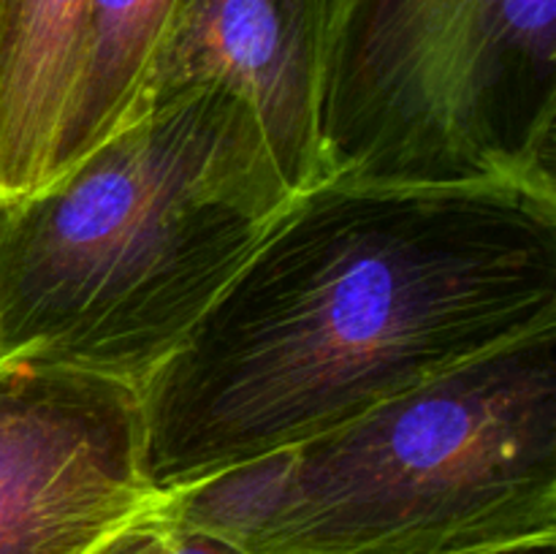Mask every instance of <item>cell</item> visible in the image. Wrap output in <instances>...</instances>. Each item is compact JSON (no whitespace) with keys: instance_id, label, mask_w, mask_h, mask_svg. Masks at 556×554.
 Returning <instances> with one entry per match:
<instances>
[{"instance_id":"obj_1","label":"cell","mask_w":556,"mask_h":554,"mask_svg":"<svg viewBox=\"0 0 556 554\" xmlns=\"http://www.w3.org/2000/svg\"><path fill=\"white\" fill-rule=\"evenodd\" d=\"M556 326V193L326 177L139 386L174 494Z\"/></svg>"},{"instance_id":"obj_2","label":"cell","mask_w":556,"mask_h":554,"mask_svg":"<svg viewBox=\"0 0 556 554\" xmlns=\"http://www.w3.org/2000/svg\"><path fill=\"white\" fill-rule=\"evenodd\" d=\"M291 199L228 92L147 98L74 166L0 201V356L139 389Z\"/></svg>"},{"instance_id":"obj_3","label":"cell","mask_w":556,"mask_h":554,"mask_svg":"<svg viewBox=\"0 0 556 554\" xmlns=\"http://www.w3.org/2000/svg\"><path fill=\"white\" fill-rule=\"evenodd\" d=\"M166 498L248 554H483L556 541V326Z\"/></svg>"},{"instance_id":"obj_4","label":"cell","mask_w":556,"mask_h":554,"mask_svg":"<svg viewBox=\"0 0 556 554\" xmlns=\"http://www.w3.org/2000/svg\"><path fill=\"white\" fill-rule=\"evenodd\" d=\"M326 177L556 193V0H340Z\"/></svg>"},{"instance_id":"obj_5","label":"cell","mask_w":556,"mask_h":554,"mask_svg":"<svg viewBox=\"0 0 556 554\" xmlns=\"http://www.w3.org/2000/svg\"><path fill=\"white\" fill-rule=\"evenodd\" d=\"M139 389L38 356H0V554H87L161 503Z\"/></svg>"},{"instance_id":"obj_6","label":"cell","mask_w":556,"mask_h":554,"mask_svg":"<svg viewBox=\"0 0 556 554\" xmlns=\"http://www.w3.org/2000/svg\"><path fill=\"white\" fill-rule=\"evenodd\" d=\"M340 0H177L147 98L228 92L288 193L326 179L320 103Z\"/></svg>"},{"instance_id":"obj_7","label":"cell","mask_w":556,"mask_h":554,"mask_svg":"<svg viewBox=\"0 0 556 554\" xmlns=\"http://www.w3.org/2000/svg\"><path fill=\"white\" fill-rule=\"evenodd\" d=\"M87 22L90 0H0V201L52 177Z\"/></svg>"},{"instance_id":"obj_8","label":"cell","mask_w":556,"mask_h":554,"mask_svg":"<svg viewBox=\"0 0 556 554\" xmlns=\"http://www.w3.org/2000/svg\"><path fill=\"white\" fill-rule=\"evenodd\" d=\"M174 5L177 0H90L79 87L54 150L52 177L96 150L144 106Z\"/></svg>"},{"instance_id":"obj_9","label":"cell","mask_w":556,"mask_h":554,"mask_svg":"<svg viewBox=\"0 0 556 554\" xmlns=\"http://www.w3.org/2000/svg\"><path fill=\"white\" fill-rule=\"evenodd\" d=\"M87 554H248L239 543L177 516L168 498L114 527Z\"/></svg>"},{"instance_id":"obj_10","label":"cell","mask_w":556,"mask_h":554,"mask_svg":"<svg viewBox=\"0 0 556 554\" xmlns=\"http://www.w3.org/2000/svg\"><path fill=\"white\" fill-rule=\"evenodd\" d=\"M483 554H556V541H530V543H516V546L494 549V552Z\"/></svg>"}]
</instances>
